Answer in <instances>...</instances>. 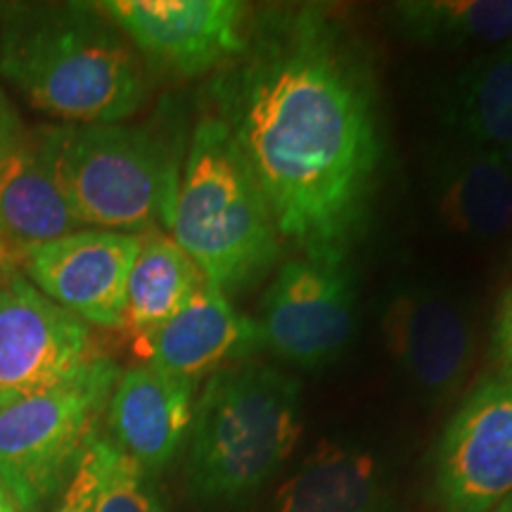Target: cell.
I'll return each instance as SVG.
<instances>
[{
  "instance_id": "6da1fadb",
  "label": "cell",
  "mask_w": 512,
  "mask_h": 512,
  "mask_svg": "<svg viewBox=\"0 0 512 512\" xmlns=\"http://www.w3.org/2000/svg\"><path fill=\"white\" fill-rule=\"evenodd\" d=\"M216 79L228 126L280 240L304 259L347 264L373 207L384 159L366 50L320 5L264 12Z\"/></svg>"
},
{
  "instance_id": "7a4b0ae2",
  "label": "cell",
  "mask_w": 512,
  "mask_h": 512,
  "mask_svg": "<svg viewBox=\"0 0 512 512\" xmlns=\"http://www.w3.org/2000/svg\"><path fill=\"white\" fill-rule=\"evenodd\" d=\"M0 76L67 126L119 124L147 98L143 57L95 3L0 5Z\"/></svg>"
},
{
  "instance_id": "3957f363",
  "label": "cell",
  "mask_w": 512,
  "mask_h": 512,
  "mask_svg": "<svg viewBox=\"0 0 512 512\" xmlns=\"http://www.w3.org/2000/svg\"><path fill=\"white\" fill-rule=\"evenodd\" d=\"M302 384L285 370L242 361L216 370L192 411L188 491L211 508L259 496L302 437Z\"/></svg>"
},
{
  "instance_id": "277c9868",
  "label": "cell",
  "mask_w": 512,
  "mask_h": 512,
  "mask_svg": "<svg viewBox=\"0 0 512 512\" xmlns=\"http://www.w3.org/2000/svg\"><path fill=\"white\" fill-rule=\"evenodd\" d=\"M169 230L204 278L226 294L259 283L283 252L264 192L216 114L192 131Z\"/></svg>"
},
{
  "instance_id": "5b68a950",
  "label": "cell",
  "mask_w": 512,
  "mask_h": 512,
  "mask_svg": "<svg viewBox=\"0 0 512 512\" xmlns=\"http://www.w3.org/2000/svg\"><path fill=\"white\" fill-rule=\"evenodd\" d=\"M36 136L83 228L133 235L171 228L183 162L152 128L62 124Z\"/></svg>"
},
{
  "instance_id": "8992f818",
  "label": "cell",
  "mask_w": 512,
  "mask_h": 512,
  "mask_svg": "<svg viewBox=\"0 0 512 512\" xmlns=\"http://www.w3.org/2000/svg\"><path fill=\"white\" fill-rule=\"evenodd\" d=\"M121 370L98 354L60 387L0 411V482L22 512H41L67 489L98 437Z\"/></svg>"
},
{
  "instance_id": "52a82bcc",
  "label": "cell",
  "mask_w": 512,
  "mask_h": 512,
  "mask_svg": "<svg viewBox=\"0 0 512 512\" xmlns=\"http://www.w3.org/2000/svg\"><path fill=\"white\" fill-rule=\"evenodd\" d=\"M256 323L264 349L292 366L337 361L356 332V287L347 264L290 259L275 273Z\"/></svg>"
},
{
  "instance_id": "ba28073f",
  "label": "cell",
  "mask_w": 512,
  "mask_h": 512,
  "mask_svg": "<svg viewBox=\"0 0 512 512\" xmlns=\"http://www.w3.org/2000/svg\"><path fill=\"white\" fill-rule=\"evenodd\" d=\"M95 356L88 323L24 275L0 280V411L60 387Z\"/></svg>"
},
{
  "instance_id": "9c48e42d",
  "label": "cell",
  "mask_w": 512,
  "mask_h": 512,
  "mask_svg": "<svg viewBox=\"0 0 512 512\" xmlns=\"http://www.w3.org/2000/svg\"><path fill=\"white\" fill-rule=\"evenodd\" d=\"M140 57L178 76L233 62L247 46L249 5L238 0H105L95 3Z\"/></svg>"
},
{
  "instance_id": "30bf717a",
  "label": "cell",
  "mask_w": 512,
  "mask_h": 512,
  "mask_svg": "<svg viewBox=\"0 0 512 512\" xmlns=\"http://www.w3.org/2000/svg\"><path fill=\"white\" fill-rule=\"evenodd\" d=\"M380 325L389 358L415 392L432 401L458 392L475 363V328L458 299L406 280L389 292Z\"/></svg>"
},
{
  "instance_id": "8fae6325",
  "label": "cell",
  "mask_w": 512,
  "mask_h": 512,
  "mask_svg": "<svg viewBox=\"0 0 512 512\" xmlns=\"http://www.w3.org/2000/svg\"><path fill=\"white\" fill-rule=\"evenodd\" d=\"M441 512H494L512 494V380H486L463 401L437 451Z\"/></svg>"
},
{
  "instance_id": "7c38bea8",
  "label": "cell",
  "mask_w": 512,
  "mask_h": 512,
  "mask_svg": "<svg viewBox=\"0 0 512 512\" xmlns=\"http://www.w3.org/2000/svg\"><path fill=\"white\" fill-rule=\"evenodd\" d=\"M138 249L140 235L81 228L31 249L24 273L38 292L83 323L121 330Z\"/></svg>"
},
{
  "instance_id": "4fadbf2b",
  "label": "cell",
  "mask_w": 512,
  "mask_h": 512,
  "mask_svg": "<svg viewBox=\"0 0 512 512\" xmlns=\"http://www.w3.org/2000/svg\"><path fill=\"white\" fill-rule=\"evenodd\" d=\"M259 349H264L259 323L235 309L228 294L209 280L162 328L136 339L145 363L195 384L204 375L249 361Z\"/></svg>"
},
{
  "instance_id": "5bb4252c",
  "label": "cell",
  "mask_w": 512,
  "mask_h": 512,
  "mask_svg": "<svg viewBox=\"0 0 512 512\" xmlns=\"http://www.w3.org/2000/svg\"><path fill=\"white\" fill-rule=\"evenodd\" d=\"M195 382L138 363L119 375L107 403V439L147 477L164 470L192 425Z\"/></svg>"
},
{
  "instance_id": "9a60e30c",
  "label": "cell",
  "mask_w": 512,
  "mask_h": 512,
  "mask_svg": "<svg viewBox=\"0 0 512 512\" xmlns=\"http://www.w3.org/2000/svg\"><path fill=\"white\" fill-rule=\"evenodd\" d=\"M430 197L439 221L470 240H498L512 230V159L446 138L430 162Z\"/></svg>"
},
{
  "instance_id": "2e32d148",
  "label": "cell",
  "mask_w": 512,
  "mask_h": 512,
  "mask_svg": "<svg viewBox=\"0 0 512 512\" xmlns=\"http://www.w3.org/2000/svg\"><path fill=\"white\" fill-rule=\"evenodd\" d=\"M81 228L38 136H24L0 162V280L19 275L34 247Z\"/></svg>"
},
{
  "instance_id": "e0dca14e",
  "label": "cell",
  "mask_w": 512,
  "mask_h": 512,
  "mask_svg": "<svg viewBox=\"0 0 512 512\" xmlns=\"http://www.w3.org/2000/svg\"><path fill=\"white\" fill-rule=\"evenodd\" d=\"M382 467L363 448L323 441L275 491L266 512H389Z\"/></svg>"
},
{
  "instance_id": "ac0fdd59",
  "label": "cell",
  "mask_w": 512,
  "mask_h": 512,
  "mask_svg": "<svg viewBox=\"0 0 512 512\" xmlns=\"http://www.w3.org/2000/svg\"><path fill=\"white\" fill-rule=\"evenodd\" d=\"M448 138L512 159V41L465 64L441 93Z\"/></svg>"
},
{
  "instance_id": "d6986e66",
  "label": "cell",
  "mask_w": 512,
  "mask_h": 512,
  "mask_svg": "<svg viewBox=\"0 0 512 512\" xmlns=\"http://www.w3.org/2000/svg\"><path fill=\"white\" fill-rule=\"evenodd\" d=\"M204 283L207 278L174 238L159 230L140 233V249L126 283L121 330L133 339L150 335L174 318Z\"/></svg>"
},
{
  "instance_id": "ffe728a7",
  "label": "cell",
  "mask_w": 512,
  "mask_h": 512,
  "mask_svg": "<svg viewBox=\"0 0 512 512\" xmlns=\"http://www.w3.org/2000/svg\"><path fill=\"white\" fill-rule=\"evenodd\" d=\"M394 27L439 48H496L512 41V0H406L389 8Z\"/></svg>"
},
{
  "instance_id": "44dd1931",
  "label": "cell",
  "mask_w": 512,
  "mask_h": 512,
  "mask_svg": "<svg viewBox=\"0 0 512 512\" xmlns=\"http://www.w3.org/2000/svg\"><path fill=\"white\" fill-rule=\"evenodd\" d=\"M95 512H164L140 467L114 446Z\"/></svg>"
},
{
  "instance_id": "7402d4cb",
  "label": "cell",
  "mask_w": 512,
  "mask_h": 512,
  "mask_svg": "<svg viewBox=\"0 0 512 512\" xmlns=\"http://www.w3.org/2000/svg\"><path fill=\"white\" fill-rule=\"evenodd\" d=\"M114 444L107 437H95L88 444L74 477L69 479L67 489L62 491L60 505L53 512H95L105 484L107 467H110Z\"/></svg>"
},
{
  "instance_id": "603a6c76",
  "label": "cell",
  "mask_w": 512,
  "mask_h": 512,
  "mask_svg": "<svg viewBox=\"0 0 512 512\" xmlns=\"http://www.w3.org/2000/svg\"><path fill=\"white\" fill-rule=\"evenodd\" d=\"M24 136L27 133H24L22 117H19L17 107L12 105L8 93L0 88V162L22 143Z\"/></svg>"
},
{
  "instance_id": "cb8c5ba5",
  "label": "cell",
  "mask_w": 512,
  "mask_h": 512,
  "mask_svg": "<svg viewBox=\"0 0 512 512\" xmlns=\"http://www.w3.org/2000/svg\"><path fill=\"white\" fill-rule=\"evenodd\" d=\"M494 342H496V354L505 366V373H508V377L512 380V283L503 294L501 306H498Z\"/></svg>"
},
{
  "instance_id": "d4e9b609",
  "label": "cell",
  "mask_w": 512,
  "mask_h": 512,
  "mask_svg": "<svg viewBox=\"0 0 512 512\" xmlns=\"http://www.w3.org/2000/svg\"><path fill=\"white\" fill-rule=\"evenodd\" d=\"M0 512H22V510H19L15 498H12L10 491L5 489L3 482H0Z\"/></svg>"
},
{
  "instance_id": "484cf974",
  "label": "cell",
  "mask_w": 512,
  "mask_h": 512,
  "mask_svg": "<svg viewBox=\"0 0 512 512\" xmlns=\"http://www.w3.org/2000/svg\"><path fill=\"white\" fill-rule=\"evenodd\" d=\"M494 512H512V494H510L508 498H505V501H503L501 505H498V508H496Z\"/></svg>"
}]
</instances>
